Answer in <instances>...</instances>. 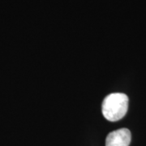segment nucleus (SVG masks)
Instances as JSON below:
<instances>
[{
  "mask_svg": "<svg viewBox=\"0 0 146 146\" xmlns=\"http://www.w3.org/2000/svg\"><path fill=\"white\" fill-rule=\"evenodd\" d=\"M128 109V97L124 94L115 93L105 98L102 102V114L107 120L115 122L123 119Z\"/></svg>",
  "mask_w": 146,
  "mask_h": 146,
  "instance_id": "obj_1",
  "label": "nucleus"
},
{
  "mask_svg": "<svg viewBox=\"0 0 146 146\" xmlns=\"http://www.w3.org/2000/svg\"><path fill=\"white\" fill-rule=\"evenodd\" d=\"M131 140V131L121 128L108 134L106 139V146H129Z\"/></svg>",
  "mask_w": 146,
  "mask_h": 146,
  "instance_id": "obj_2",
  "label": "nucleus"
}]
</instances>
